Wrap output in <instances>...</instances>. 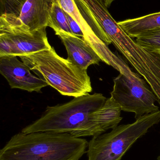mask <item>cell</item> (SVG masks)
I'll return each instance as SVG.
<instances>
[{
  "mask_svg": "<svg viewBox=\"0 0 160 160\" xmlns=\"http://www.w3.org/2000/svg\"><path fill=\"white\" fill-rule=\"evenodd\" d=\"M88 142L69 133L47 132L13 135L0 150V160H80Z\"/></svg>",
  "mask_w": 160,
  "mask_h": 160,
  "instance_id": "1",
  "label": "cell"
},
{
  "mask_svg": "<svg viewBox=\"0 0 160 160\" xmlns=\"http://www.w3.org/2000/svg\"><path fill=\"white\" fill-rule=\"evenodd\" d=\"M18 57L48 85L63 96L75 98L92 92L87 70L59 56L53 47Z\"/></svg>",
  "mask_w": 160,
  "mask_h": 160,
  "instance_id": "2",
  "label": "cell"
},
{
  "mask_svg": "<svg viewBox=\"0 0 160 160\" xmlns=\"http://www.w3.org/2000/svg\"><path fill=\"white\" fill-rule=\"evenodd\" d=\"M106 100L102 94L96 93L75 97L65 103L48 106L39 118L21 132L69 133L74 136L87 122L89 115L102 107Z\"/></svg>",
  "mask_w": 160,
  "mask_h": 160,
  "instance_id": "3",
  "label": "cell"
},
{
  "mask_svg": "<svg viewBox=\"0 0 160 160\" xmlns=\"http://www.w3.org/2000/svg\"><path fill=\"white\" fill-rule=\"evenodd\" d=\"M160 122V111L147 114L132 124L117 126L88 142L87 160H121L132 145Z\"/></svg>",
  "mask_w": 160,
  "mask_h": 160,
  "instance_id": "4",
  "label": "cell"
},
{
  "mask_svg": "<svg viewBox=\"0 0 160 160\" xmlns=\"http://www.w3.org/2000/svg\"><path fill=\"white\" fill-rule=\"evenodd\" d=\"M46 27L31 31L18 16L4 13L0 18V57L27 55L49 49Z\"/></svg>",
  "mask_w": 160,
  "mask_h": 160,
  "instance_id": "5",
  "label": "cell"
},
{
  "mask_svg": "<svg viewBox=\"0 0 160 160\" xmlns=\"http://www.w3.org/2000/svg\"><path fill=\"white\" fill-rule=\"evenodd\" d=\"M111 97L124 112H133L135 119L159 111L155 104L159 101L146 81L137 82L120 73L114 79Z\"/></svg>",
  "mask_w": 160,
  "mask_h": 160,
  "instance_id": "6",
  "label": "cell"
},
{
  "mask_svg": "<svg viewBox=\"0 0 160 160\" xmlns=\"http://www.w3.org/2000/svg\"><path fill=\"white\" fill-rule=\"evenodd\" d=\"M18 56L0 57V73L5 78L11 88H18L29 92H40L48 83L41 78L32 74L30 68L19 61Z\"/></svg>",
  "mask_w": 160,
  "mask_h": 160,
  "instance_id": "7",
  "label": "cell"
},
{
  "mask_svg": "<svg viewBox=\"0 0 160 160\" xmlns=\"http://www.w3.org/2000/svg\"><path fill=\"white\" fill-rule=\"evenodd\" d=\"M120 106L112 98L107 99L104 105L89 115L84 126L74 137L83 138L100 135L118 126L123 119Z\"/></svg>",
  "mask_w": 160,
  "mask_h": 160,
  "instance_id": "8",
  "label": "cell"
},
{
  "mask_svg": "<svg viewBox=\"0 0 160 160\" xmlns=\"http://www.w3.org/2000/svg\"><path fill=\"white\" fill-rule=\"evenodd\" d=\"M62 40L68 54L67 60L83 69L90 65L99 64L100 57L83 38L65 32L55 33Z\"/></svg>",
  "mask_w": 160,
  "mask_h": 160,
  "instance_id": "9",
  "label": "cell"
},
{
  "mask_svg": "<svg viewBox=\"0 0 160 160\" xmlns=\"http://www.w3.org/2000/svg\"><path fill=\"white\" fill-rule=\"evenodd\" d=\"M52 3L50 0H27L18 18L31 31L48 27Z\"/></svg>",
  "mask_w": 160,
  "mask_h": 160,
  "instance_id": "10",
  "label": "cell"
},
{
  "mask_svg": "<svg viewBox=\"0 0 160 160\" xmlns=\"http://www.w3.org/2000/svg\"><path fill=\"white\" fill-rule=\"evenodd\" d=\"M119 26L132 38L147 31L160 28V12L118 22Z\"/></svg>",
  "mask_w": 160,
  "mask_h": 160,
  "instance_id": "11",
  "label": "cell"
},
{
  "mask_svg": "<svg viewBox=\"0 0 160 160\" xmlns=\"http://www.w3.org/2000/svg\"><path fill=\"white\" fill-rule=\"evenodd\" d=\"M48 26L52 28L55 33L63 32L73 34L70 27L66 13L55 1L52 4Z\"/></svg>",
  "mask_w": 160,
  "mask_h": 160,
  "instance_id": "12",
  "label": "cell"
},
{
  "mask_svg": "<svg viewBox=\"0 0 160 160\" xmlns=\"http://www.w3.org/2000/svg\"><path fill=\"white\" fill-rule=\"evenodd\" d=\"M80 12L94 33L107 46L112 44L103 29L96 20L86 4L82 0H74Z\"/></svg>",
  "mask_w": 160,
  "mask_h": 160,
  "instance_id": "13",
  "label": "cell"
},
{
  "mask_svg": "<svg viewBox=\"0 0 160 160\" xmlns=\"http://www.w3.org/2000/svg\"><path fill=\"white\" fill-rule=\"evenodd\" d=\"M62 9L71 16L80 26L85 37L94 33L80 12L74 0H55Z\"/></svg>",
  "mask_w": 160,
  "mask_h": 160,
  "instance_id": "14",
  "label": "cell"
},
{
  "mask_svg": "<svg viewBox=\"0 0 160 160\" xmlns=\"http://www.w3.org/2000/svg\"><path fill=\"white\" fill-rule=\"evenodd\" d=\"M136 43L151 52L160 51V28L147 31L136 38Z\"/></svg>",
  "mask_w": 160,
  "mask_h": 160,
  "instance_id": "15",
  "label": "cell"
},
{
  "mask_svg": "<svg viewBox=\"0 0 160 160\" xmlns=\"http://www.w3.org/2000/svg\"><path fill=\"white\" fill-rule=\"evenodd\" d=\"M27 0H1L2 14H14L19 16L22 8ZM1 14V15H2Z\"/></svg>",
  "mask_w": 160,
  "mask_h": 160,
  "instance_id": "16",
  "label": "cell"
},
{
  "mask_svg": "<svg viewBox=\"0 0 160 160\" xmlns=\"http://www.w3.org/2000/svg\"><path fill=\"white\" fill-rule=\"evenodd\" d=\"M66 15L70 27V30H71L73 34L77 36L84 38V34L80 26L79 25V23L71 16H70L67 13Z\"/></svg>",
  "mask_w": 160,
  "mask_h": 160,
  "instance_id": "17",
  "label": "cell"
},
{
  "mask_svg": "<svg viewBox=\"0 0 160 160\" xmlns=\"http://www.w3.org/2000/svg\"><path fill=\"white\" fill-rule=\"evenodd\" d=\"M99 1L103 4L104 6L108 8L110 7L113 2L115 0H99Z\"/></svg>",
  "mask_w": 160,
  "mask_h": 160,
  "instance_id": "18",
  "label": "cell"
},
{
  "mask_svg": "<svg viewBox=\"0 0 160 160\" xmlns=\"http://www.w3.org/2000/svg\"><path fill=\"white\" fill-rule=\"evenodd\" d=\"M50 1L51 2H55V0H50Z\"/></svg>",
  "mask_w": 160,
  "mask_h": 160,
  "instance_id": "19",
  "label": "cell"
},
{
  "mask_svg": "<svg viewBox=\"0 0 160 160\" xmlns=\"http://www.w3.org/2000/svg\"><path fill=\"white\" fill-rule=\"evenodd\" d=\"M158 160H160V156H159L158 158Z\"/></svg>",
  "mask_w": 160,
  "mask_h": 160,
  "instance_id": "20",
  "label": "cell"
},
{
  "mask_svg": "<svg viewBox=\"0 0 160 160\" xmlns=\"http://www.w3.org/2000/svg\"><path fill=\"white\" fill-rule=\"evenodd\" d=\"M158 52H159V53H160V51Z\"/></svg>",
  "mask_w": 160,
  "mask_h": 160,
  "instance_id": "21",
  "label": "cell"
}]
</instances>
